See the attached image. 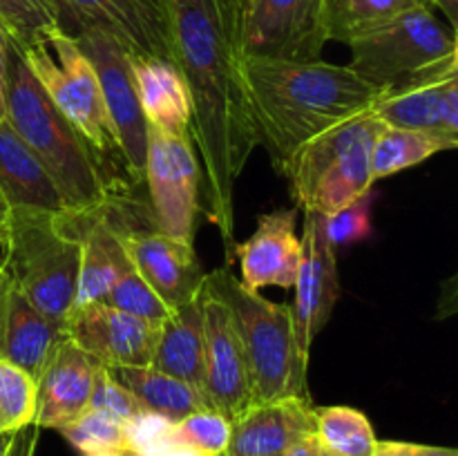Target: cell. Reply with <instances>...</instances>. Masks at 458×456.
<instances>
[{
	"label": "cell",
	"mask_w": 458,
	"mask_h": 456,
	"mask_svg": "<svg viewBox=\"0 0 458 456\" xmlns=\"http://www.w3.org/2000/svg\"><path fill=\"white\" fill-rule=\"evenodd\" d=\"M174 67L191 97L206 215L235 246V183L258 148L244 85L242 0H168Z\"/></svg>",
	"instance_id": "1"
},
{
	"label": "cell",
	"mask_w": 458,
	"mask_h": 456,
	"mask_svg": "<svg viewBox=\"0 0 458 456\" xmlns=\"http://www.w3.org/2000/svg\"><path fill=\"white\" fill-rule=\"evenodd\" d=\"M244 85L258 146L277 173L304 143L374 110L385 97L349 65L322 58L244 56Z\"/></svg>",
	"instance_id": "2"
},
{
	"label": "cell",
	"mask_w": 458,
	"mask_h": 456,
	"mask_svg": "<svg viewBox=\"0 0 458 456\" xmlns=\"http://www.w3.org/2000/svg\"><path fill=\"white\" fill-rule=\"evenodd\" d=\"M4 121L40 161L67 213H88L106 204L114 190L132 186L110 173L83 134L49 101L13 38L4 76Z\"/></svg>",
	"instance_id": "3"
},
{
	"label": "cell",
	"mask_w": 458,
	"mask_h": 456,
	"mask_svg": "<svg viewBox=\"0 0 458 456\" xmlns=\"http://www.w3.org/2000/svg\"><path fill=\"white\" fill-rule=\"evenodd\" d=\"M204 289L222 300L244 347L250 378V405L309 396V358L295 340L291 304L273 302L262 293L244 289L231 268L206 273Z\"/></svg>",
	"instance_id": "4"
},
{
	"label": "cell",
	"mask_w": 458,
	"mask_h": 456,
	"mask_svg": "<svg viewBox=\"0 0 458 456\" xmlns=\"http://www.w3.org/2000/svg\"><path fill=\"white\" fill-rule=\"evenodd\" d=\"M349 67L385 94L458 76L456 30L434 9H414L349 40Z\"/></svg>",
	"instance_id": "5"
},
{
	"label": "cell",
	"mask_w": 458,
	"mask_h": 456,
	"mask_svg": "<svg viewBox=\"0 0 458 456\" xmlns=\"http://www.w3.org/2000/svg\"><path fill=\"white\" fill-rule=\"evenodd\" d=\"M0 250L13 286L45 316L67 325L81 259L74 213H13Z\"/></svg>",
	"instance_id": "6"
},
{
	"label": "cell",
	"mask_w": 458,
	"mask_h": 456,
	"mask_svg": "<svg viewBox=\"0 0 458 456\" xmlns=\"http://www.w3.org/2000/svg\"><path fill=\"white\" fill-rule=\"evenodd\" d=\"M383 128V121L369 110L298 148L280 168L282 177L289 179L295 206L327 217L369 195L371 146Z\"/></svg>",
	"instance_id": "7"
},
{
	"label": "cell",
	"mask_w": 458,
	"mask_h": 456,
	"mask_svg": "<svg viewBox=\"0 0 458 456\" xmlns=\"http://www.w3.org/2000/svg\"><path fill=\"white\" fill-rule=\"evenodd\" d=\"M121 235L134 271L173 308L192 302L204 291L206 271L192 241L177 240L157 226L150 201L132 195V186L112 192L101 206Z\"/></svg>",
	"instance_id": "8"
},
{
	"label": "cell",
	"mask_w": 458,
	"mask_h": 456,
	"mask_svg": "<svg viewBox=\"0 0 458 456\" xmlns=\"http://www.w3.org/2000/svg\"><path fill=\"white\" fill-rule=\"evenodd\" d=\"M18 47L49 101L83 134L97 155L106 164L119 159L97 72L74 36L56 30L43 43Z\"/></svg>",
	"instance_id": "9"
},
{
	"label": "cell",
	"mask_w": 458,
	"mask_h": 456,
	"mask_svg": "<svg viewBox=\"0 0 458 456\" xmlns=\"http://www.w3.org/2000/svg\"><path fill=\"white\" fill-rule=\"evenodd\" d=\"M65 34L98 31L132 58L174 63L168 0H47Z\"/></svg>",
	"instance_id": "10"
},
{
	"label": "cell",
	"mask_w": 458,
	"mask_h": 456,
	"mask_svg": "<svg viewBox=\"0 0 458 456\" xmlns=\"http://www.w3.org/2000/svg\"><path fill=\"white\" fill-rule=\"evenodd\" d=\"M143 182L157 226L177 240L192 241L199 213L201 165L191 137H173L148 125Z\"/></svg>",
	"instance_id": "11"
},
{
	"label": "cell",
	"mask_w": 458,
	"mask_h": 456,
	"mask_svg": "<svg viewBox=\"0 0 458 456\" xmlns=\"http://www.w3.org/2000/svg\"><path fill=\"white\" fill-rule=\"evenodd\" d=\"M74 38L97 72L121 165L128 173L130 183L139 186L146 168L148 123L139 106L130 56L98 31H83Z\"/></svg>",
	"instance_id": "12"
},
{
	"label": "cell",
	"mask_w": 458,
	"mask_h": 456,
	"mask_svg": "<svg viewBox=\"0 0 458 456\" xmlns=\"http://www.w3.org/2000/svg\"><path fill=\"white\" fill-rule=\"evenodd\" d=\"M329 0H242V38L246 56L320 58Z\"/></svg>",
	"instance_id": "13"
},
{
	"label": "cell",
	"mask_w": 458,
	"mask_h": 456,
	"mask_svg": "<svg viewBox=\"0 0 458 456\" xmlns=\"http://www.w3.org/2000/svg\"><path fill=\"white\" fill-rule=\"evenodd\" d=\"M302 262L293 282L291 317L298 347L304 358L311 356L313 340L329 322L331 311L340 298L338 258L325 235V215L304 213Z\"/></svg>",
	"instance_id": "14"
},
{
	"label": "cell",
	"mask_w": 458,
	"mask_h": 456,
	"mask_svg": "<svg viewBox=\"0 0 458 456\" xmlns=\"http://www.w3.org/2000/svg\"><path fill=\"white\" fill-rule=\"evenodd\" d=\"M204 393L210 407L235 420L250 405V378L244 347L222 300L204 289Z\"/></svg>",
	"instance_id": "15"
},
{
	"label": "cell",
	"mask_w": 458,
	"mask_h": 456,
	"mask_svg": "<svg viewBox=\"0 0 458 456\" xmlns=\"http://www.w3.org/2000/svg\"><path fill=\"white\" fill-rule=\"evenodd\" d=\"M67 335L103 367H150L159 326L106 302H94L72 313Z\"/></svg>",
	"instance_id": "16"
},
{
	"label": "cell",
	"mask_w": 458,
	"mask_h": 456,
	"mask_svg": "<svg viewBox=\"0 0 458 456\" xmlns=\"http://www.w3.org/2000/svg\"><path fill=\"white\" fill-rule=\"evenodd\" d=\"M298 208L259 215L258 228L244 244L235 246L240 258L242 286L262 293L268 286L291 289L302 262V240L298 231Z\"/></svg>",
	"instance_id": "17"
},
{
	"label": "cell",
	"mask_w": 458,
	"mask_h": 456,
	"mask_svg": "<svg viewBox=\"0 0 458 456\" xmlns=\"http://www.w3.org/2000/svg\"><path fill=\"white\" fill-rule=\"evenodd\" d=\"M311 398H282L249 405L231 429L224 456H282L300 438L316 434Z\"/></svg>",
	"instance_id": "18"
},
{
	"label": "cell",
	"mask_w": 458,
	"mask_h": 456,
	"mask_svg": "<svg viewBox=\"0 0 458 456\" xmlns=\"http://www.w3.org/2000/svg\"><path fill=\"white\" fill-rule=\"evenodd\" d=\"M97 365L98 362H94L67 335L36 383L38 384L34 414L36 427L61 429L88 410Z\"/></svg>",
	"instance_id": "19"
},
{
	"label": "cell",
	"mask_w": 458,
	"mask_h": 456,
	"mask_svg": "<svg viewBox=\"0 0 458 456\" xmlns=\"http://www.w3.org/2000/svg\"><path fill=\"white\" fill-rule=\"evenodd\" d=\"M65 340V322L45 316L12 282L0 317V358L25 369L38 383Z\"/></svg>",
	"instance_id": "20"
},
{
	"label": "cell",
	"mask_w": 458,
	"mask_h": 456,
	"mask_svg": "<svg viewBox=\"0 0 458 456\" xmlns=\"http://www.w3.org/2000/svg\"><path fill=\"white\" fill-rule=\"evenodd\" d=\"M74 219L81 237V259L72 313L88 304L103 302L114 282L132 268L123 240L101 206L88 213H74Z\"/></svg>",
	"instance_id": "21"
},
{
	"label": "cell",
	"mask_w": 458,
	"mask_h": 456,
	"mask_svg": "<svg viewBox=\"0 0 458 456\" xmlns=\"http://www.w3.org/2000/svg\"><path fill=\"white\" fill-rule=\"evenodd\" d=\"M0 199L13 213H67L65 201L34 152L0 121Z\"/></svg>",
	"instance_id": "22"
},
{
	"label": "cell",
	"mask_w": 458,
	"mask_h": 456,
	"mask_svg": "<svg viewBox=\"0 0 458 456\" xmlns=\"http://www.w3.org/2000/svg\"><path fill=\"white\" fill-rule=\"evenodd\" d=\"M387 128L432 132L458 141V76L385 94L374 106Z\"/></svg>",
	"instance_id": "23"
},
{
	"label": "cell",
	"mask_w": 458,
	"mask_h": 456,
	"mask_svg": "<svg viewBox=\"0 0 458 456\" xmlns=\"http://www.w3.org/2000/svg\"><path fill=\"white\" fill-rule=\"evenodd\" d=\"M130 65L146 123L173 137H191V97L174 63L130 56Z\"/></svg>",
	"instance_id": "24"
},
{
	"label": "cell",
	"mask_w": 458,
	"mask_h": 456,
	"mask_svg": "<svg viewBox=\"0 0 458 456\" xmlns=\"http://www.w3.org/2000/svg\"><path fill=\"white\" fill-rule=\"evenodd\" d=\"M204 291L192 302L173 308L161 322L155 356L150 367L179 380L195 384L204 392ZM206 396V393H204Z\"/></svg>",
	"instance_id": "25"
},
{
	"label": "cell",
	"mask_w": 458,
	"mask_h": 456,
	"mask_svg": "<svg viewBox=\"0 0 458 456\" xmlns=\"http://www.w3.org/2000/svg\"><path fill=\"white\" fill-rule=\"evenodd\" d=\"M112 371L137 396L143 410L165 416L174 423L186 418L192 411L213 410L208 398L195 384L152 369V367H119Z\"/></svg>",
	"instance_id": "26"
},
{
	"label": "cell",
	"mask_w": 458,
	"mask_h": 456,
	"mask_svg": "<svg viewBox=\"0 0 458 456\" xmlns=\"http://www.w3.org/2000/svg\"><path fill=\"white\" fill-rule=\"evenodd\" d=\"M456 146V139L385 125L376 137L374 146H371V179H374V183L378 179H387L401 170L432 159L438 152L454 150Z\"/></svg>",
	"instance_id": "27"
},
{
	"label": "cell",
	"mask_w": 458,
	"mask_h": 456,
	"mask_svg": "<svg viewBox=\"0 0 458 456\" xmlns=\"http://www.w3.org/2000/svg\"><path fill=\"white\" fill-rule=\"evenodd\" d=\"M414 9H434V4L432 0H329L327 36L347 45Z\"/></svg>",
	"instance_id": "28"
},
{
	"label": "cell",
	"mask_w": 458,
	"mask_h": 456,
	"mask_svg": "<svg viewBox=\"0 0 458 456\" xmlns=\"http://www.w3.org/2000/svg\"><path fill=\"white\" fill-rule=\"evenodd\" d=\"M316 438L331 456H374V425L353 407L334 405L316 411Z\"/></svg>",
	"instance_id": "29"
},
{
	"label": "cell",
	"mask_w": 458,
	"mask_h": 456,
	"mask_svg": "<svg viewBox=\"0 0 458 456\" xmlns=\"http://www.w3.org/2000/svg\"><path fill=\"white\" fill-rule=\"evenodd\" d=\"M58 432L65 436L74 450L83 456L89 454H123L128 456L125 445V427L110 416L98 414L94 410H85L79 418L67 423Z\"/></svg>",
	"instance_id": "30"
},
{
	"label": "cell",
	"mask_w": 458,
	"mask_h": 456,
	"mask_svg": "<svg viewBox=\"0 0 458 456\" xmlns=\"http://www.w3.org/2000/svg\"><path fill=\"white\" fill-rule=\"evenodd\" d=\"M38 384L25 369L0 358V423L4 432L34 425Z\"/></svg>",
	"instance_id": "31"
},
{
	"label": "cell",
	"mask_w": 458,
	"mask_h": 456,
	"mask_svg": "<svg viewBox=\"0 0 458 456\" xmlns=\"http://www.w3.org/2000/svg\"><path fill=\"white\" fill-rule=\"evenodd\" d=\"M0 22L18 45L43 43L61 30L47 0H0Z\"/></svg>",
	"instance_id": "32"
},
{
	"label": "cell",
	"mask_w": 458,
	"mask_h": 456,
	"mask_svg": "<svg viewBox=\"0 0 458 456\" xmlns=\"http://www.w3.org/2000/svg\"><path fill=\"white\" fill-rule=\"evenodd\" d=\"M103 302L119 308V311L130 313V316L152 322L157 326H161V322L170 316V308L165 307L164 300L152 291V286L134 268H130L114 282Z\"/></svg>",
	"instance_id": "33"
},
{
	"label": "cell",
	"mask_w": 458,
	"mask_h": 456,
	"mask_svg": "<svg viewBox=\"0 0 458 456\" xmlns=\"http://www.w3.org/2000/svg\"><path fill=\"white\" fill-rule=\"evenodd\" d=\"M233 423L215 410H199L177 420V438L208 456H224L231 443Z\"/></svg>",
	"instance_id": "34"
},
{
	"label": "cell",
	"mask_w": 458,
	"mask_h": 456,
	"mask_svg": "<svg viewBox=\"0 0 458 456\" xmlns=\"http://www.w3.org/2000/svg\"><path fill=\"white\" fill-rule=\"evenodd\" d=\"M88 410L110 416L112 420L121 425H125L137 414L146 411L141 402L137 401V396L116 378L114 371L103 365H97V371H94L92 396H89Z\"/></svg>",
	"instance_id": "35"
},
{
	"label": "cell",
	"mask_w": 458,
	"mask_h": 456,
	"mask_svg": "<svg viewBox=\"0 0 458 456\" xmlns=\"http://www.w3.org/2000/svg\"><path fill=\"white\" fill-rule=\"evenodd\" d=\"M123 427L128 456H155L168 443L177 441V423L155 411H141Z\"/></svg>",
	"instance_id": "36"
},
{
	"label": "cell",
	"mask_w": 458,
	"mask_h": 456,
	"mask_svg": "<svg viewBox=\"0 0 458 456\" xmlns=\"http://www.w3.org/2000/svg\"><path fill=\"white\" fill-rule=\"evenodd\" d=\"M371 197H360L344 208L325 217V235L335 250L362 241L371 232Z\"/></svg>",
	"instance_id": "37"
},
{
	"label": "cell",
	"mask_w": 458,
	"mask_h": 456,
	"mask_svg": "<svg viewBox=\"0 0 458 456\" xmlns=\"http://www.w3.org/2000/svg\"><path fill=\"white\" fill-rule=\"evenodd\" d=\"M374 456H458V452L452 447L423 445V443L378 441Z\"/></svg>",
	"instance_id": "38"
},
{
	"label": "cell",
	"mask_w": 458,
	"mask_h": 456,
	"mask_svg": "<svg viewBox=\"0 0 458 456\" xmlns=\"http://www.w3.org/2000/svg\"><path fill=\"white\" fill-rule=\"evenodd\" d=\"M36 445H38V427L27 425L13 432L7 456H36Z\"/></svg>",
	"instance_id": "39"
},
{
	"label": "cell",
	"mask_w": 458,
	"mask_h": 456,
	"mask_svg": "<svg viewBox=\"0 0 458 456\" xmlns=\"http://www.w3.org/2000/svg\"><path fill=\"white\" fill-rule=\"evenodd\" d=\"M9 38L7 30L0 22V121L4 119V76H7V54H9Z\"/></svg>",
	"instance_id": "40"
},
{
	"label": "cell",
	"mask_w": 458,
	"mask_h": 456,
	"mask_svg": "<svg viewBox=\"0 0 458 456\" xmlns=\"http://www.w3.org/2000/svg\"><path fill=\"white\" fill-rule=\"evenodd\" d=\"M282 456H320V445H318L316 434H311L307 438H300Z\"/></svg>",
	"instance_id": "41"
},
{
	"label": "cell",
	"mask_w": 458,
	"mask_h": 456,
	"mask_svg": "<svg viewBox=\"0 0 458 456\" xmlns=\"http://www.w3.org/2000/svg\"><path fill=\"white\" fill-rule=\"evenodd\" d=\"M155 456H208V454H204V452H199L197 447L188 445V443L179 441V438H177V441L168 443L164 450L157 452Z\"/></svg>",
	"instance_id": "42"
},
{
	"label": "cell",
	"mask_w": 458,
	"mask_h": 456,
	"mask_svg": "<svg viewBox=\"0 0 458 456\" xmlns=\"http://www.w3.org/2000/svg\"><path fill=\"white\" fill-rule=\"evenodd\" d=\"M434 9H441L443 16L447 18V25L456 30L458 25V0H432Z\"/></svg>",
	"instance_id": "43"
},
{
	"label": "cell",
	"mask_w": 458,
	"mask_h": 456,
	"mask_svg": "<svg viewBox=\"0 0 458 456\" xmlns=\"http://www.w3.org/2000/svg\"><path fill=\"white\" fill-rule=\"evenodd\" d=\"M9 289H12V275H9L7 262L0 258V317H3V308H4V300H7Z\"/></svg>",
	"instance_id": "44"
},
{
	"label": "cell",
	"mask_w": 458,
	"mask_h": 456,
	"mask_svg": "<svg viewBox=\"0 0 458 456\" xmlns=\"http://www.w3.org/2000/svg\"><path fill=\"white\" fill-rule=\"evenodd\" d=\"M9 217H12V215H9L7 206H4V201L0 199V249H3V244H4V237H7Z\"/></svg>",
	"instance_id": "45"
},
{
	"label": "cell",
	"mask_w": 458,
	"mask_h": 456,
	"mask_svg": "<svg viewBox=\"0 0 458 456\" xmlns=\"http://www.w3.org/2000/svg\"><path fill=\"white\" fill-rule=\"evenodd\" d=\"M13 432H0V456H7L9 445H12Z\"/></svg>",
	"instance_id": "46"
},
{
	"label": "cell",
	"mask_w": 458,
	"mask_h": 456,
	"mask_svg": "<svg viewBox=\"0 0 458 456\" xmlns=\"http://www.w3.org/2000/svg\"><path fill=\"white\" fill-rule=\"evenodd\" d=\"M89 456H123V454H89Z\"/></svg>",
	"instance_id": "47"
},
{
	"label": "cell",
	"mask_w": 458,
	"mask_h": 456,
	"mask_svg": "<svg viewBox=\"0 0 458 456\" xmlns=\"http://www.w3.org/2000/svg\"><path fill=\"white\" fill-rule=\"evenodd\" d=\"M320 456H331L329 452H325V450H320Z\"/></svg>",
	"instance_id": "48"
},
{
	"label": "cell",
	"mask_w": 458,
	"mask_h": 456,
	"mask_svg": "<svg viewBox=\"0 0 458 456\" xmlns=\"http://www.w3.org/2000/svg\"><path fill=\"white\" fill-rule=\"evenodd\" d=\"M0 432H4V427H3V423H0Z\"/></svg>",
	"instance_id": "49"
}]
</instances>
